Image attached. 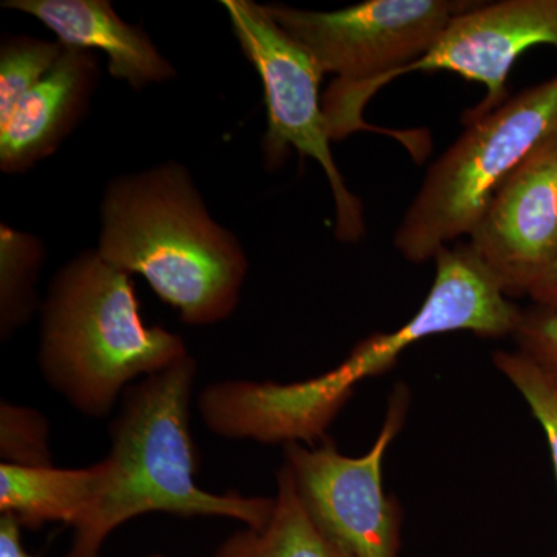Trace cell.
Segmentation results:
<instances>
[{"label":"cell","mask_w":557,"mask_h":557,"mask_svg":"<svg viewBox=\"0 0 557 557\" xmlns=\"http://www.w3.org/2000/svg\"><path fill=\"white\" fill-rule=\"evenodd\" d=\"M557 131V76L520 91L460 135L429 166L394 234V247L413 263L469 237L487 205L523 160Z\"/></svg>","instance_id":"8992f818"},{"label":"cell","mask_w":557,"mask_h":557,"mask_svg":"<svg viewBox=\"0 0 557 557\" xmlns=\"http://www.w3.org/2000/svg\"><path fill=\"white\" fill-rule=\"evenodd\" d=\"M512 339L520 354L557 388V310L534 306L522 310Z\"/></svg>","instance_id":"d6986e66"},{"label":"cell","mask_w":557,"mask_h":557,"mask_svg":"<svg viewBox=\"0 0 557 557\" xmlns=\"http://www.w3.org/2000/svg\"><path fill=\"white\" fill-rule=\"evenodd\" d=\"M468 245L507 298L530 296L557 262V131L497 190Z\"/></svg>","instance_id":"9c48e42d"},{"label":"cell","mask_w":557,"mask_h":557,"mask_svg":"<svg viewBox=\"0 0 557 557\" xmlns=\"http://www.w3.org/2000/svg\"><path fill=\"white\" fill-rule=\"evenodd\" d=\"M186 355L182 336L145 324L131 274L100 252H84L51 282L39 368L46 383L84 416L108 417L132 381Z\"/></svg>","instance_id":"277c9868"},{"label":"cell","mask_w":557,"mask_h":557,"mask_svg":"<svg viewBox=\"0 0 557 557\" xmlns=\"http://www.w3.org/2000/svg\"><path fill=\"white\" fill-rule=\"evenodd\" d=\"M478 2L468 0H366L336 11L265 5L270 16L300 44L322 72L336 79L322 97L332 141L357 132L398 139L421 163L431 150L424 131H387L370 126L364 109L376 91L401 69L420 60L457 14Z\"/></svg>","instance_id":"5b68a950"},{"label":"cell","mask_w":557,"mask_h":557,"mask_svg":"<svg viewBox=\"0 0 557 557\" xmlns=\"http://www.w3.org/2000/svg\"><path fill=\"white\" fill-rule=\"evenodd\" d=\"M215 557H350L311 520L287 467L277 474L274 511L262 530L226 539Z\"/></svg>","instance_id":"5bb4252c"},{"label":"cell","mask_w":557,"mask_h":557,"mask_svg":"<svg viewBox=\"0 0 557 557\" xmlns=\"http://www.w3.org/2000/svg\"><path fill=\"white\" fill-rule=\"evenodd\" d=\"M146 557H171V556H166V555H150V556H146Z\"/></svg>","instance_id":"7402d4cb"},{"label":"cell","mask_w":557,"mask_h":557,"mask_svg":"<svg viewBox=\"0 0 557 557\" xmlns=\"http://www.w3.org/2000/svg\"><path fill=\"white\" fill-rule=\"evenodd\" d=\"M493 361L498 372L504 373L509 383L518 388L528 408L544 429L557 485V388L519 350L494 351ZM553 557H557V552Z\"/></svg>","instance_id":"ac0fdd59"},{"label":"cell","mask_w":557,"mask_h":557,"mask_svg":"<svg viewBox=\"0 0 557 557\" xmlns=\"http://www.w3.org/2000/svg\"><path fill=\"white\" fill-rule=\"evenodd\" d=\"M101 214V258L145 277L183 322L215 324L236 310L247 258L209 215L185 168L168 163L116 178Z\"/></svg>","instance_id":"3957f363"},{"label":"cell","mask_w":557,"mask_h":557,"mask_svg":"<svg viewBox=\"0 0 557 557\" xmlns=\"http://www.w3.org/2000/svg\"><path fill=\"white\" fill-rule=\"evenodd\" d=\"M64 46L35 38H14L0 50V120L46 78L60 60Z\"/></svg>","instance_id":"2e32d148"},{"label":"cell","mask_w":557,"mask_h":557,"mask_svg":"<svg viewBox=\"0 0 557 557\" xmlns=\"http://www.w3.org/2000/svg\"><path fill=\"white\" fill-rule=\"evenodd\" d=\"M231 27L245 57L258 70L265 91L269 126L263 153L270 170L281 166L288 149L321 164L336 208V239L357 244L366 234L364 207L347 188L332 149L319 94L324 72L313 57L282 30L265 5L251 0H223Z\"/></svg>","instance_id":"52a82bcc"},{"label":"cell","mask_w":557,"mask_h":557,"mask_svg":"<svg viewBox=\"0 0 557 557\" xmlns=\"http://www.w3.org/2000/svg\"><path fill=\"white\" fill-rule=\"evenodd\" d=\"M98 463L89 468H25L0 465V512L24 528L61 522L75 530L90 515L100 493Z\"/></svg>","instance_id":"4fadbf2b"},{"label":"cell","mask_w":557,"mask_h":557,"mask_svg":"<svg viewBox=\"0 0 557 557\" xmlns=\"http://www.w3.org/2000/svg\"><path fill=\"white\" fill-rule=\"evenodd\" d=\"M408 409V388L398 384L379 437L359 457L344 456L332 440L318 448L300 443L285 448V467L311 520L350 557L399 555L401 508L384 490L383 465L388 446L405 426Z\"/></svg>","instance_id":"ba28073f"},{"label":"cell","mask_w":557,"mask_h":557,"mask_svg":"<svg viewBox=\"0 0 557 557\" xmlns=\"http://www.w3.org/2000/svg\"><path fill=\"white\" fill-rule=\"evenodd\" d=\"M557 50V0L478 2L457 14L420 60L391 78L416 72L457 73L485 86L483 100L468 109L461 123L482 119L507 102V83L516 61L533 47Z\"/></svg>","instance_id":"30bf717a"},{"label":"cell","mask_w":557,"mask_h":557,"mask_svg":"<svg viewBox=\"0 0 557 557\" xmlns=\"http://www.w3.org/2000/svg\"><path fill=\"white\" fill-rule=\"evenodd\" d=\"M528 298L533 300L534 306L557 310V262L536 287L531 289Z\"/></svg>","instance_id":"44dd1931"},{"label":"cell","mask_w":557,"mask_h":557,"mask_svg":"<svg viewBox=\"0 0 557 557\" xmlns=\"http://www.w3.org/2000/svg\"><path fill=\"white\" fill-rule=\"evenodd\" d=\"M434 284L420 310L401 327L361 341L338 368L299 383L220 381L212 388L211 420L220 437L259 443L324 437L361 381L383 375L418 341L471 332L482 338L511 336L522 310L507 298L471 247L440 249Z\"/></svg>","instance_id":"6da1fadb"},{"label":"cell","mask_w":557,"mask_h":557,"mask_svg":"<svg viewBox=\"0 0 557 557\" xmlns=\"http://www.w3.org/2000/svg\"><path fill=\"white\" fill-rule=\"evenodd\" d=\"M2 5L42 22L62 46L102 51L109 57L110 75L134 89L175 75L149 36L121 20L108 0H9Z\"/></svg>","instance_id":"7c38bea8"},{"label":"cell","mask_w":557,"mask_h":557,"mask_svg":"<svg viewBox=\"0 0 557 557\" xmlns=\"http://www.w3.org/2000/svg\"><path fill=\"white\" fill-rule=\"evenodd\" d=\"M49 423L38 410L2 401L0 405V457L14 467H53Z\"/></svg>","instance_id":"e0dca14e"},{"label":"cell","mask_w":557,"mask_h":557,"mask_svg":"<svg viewBox=\"0 0 557 557\" xmlns=\"http://www.w3.org/2000/svg\"><path fill=\"white\" fill-rule=\"evenodd\" d=\"M196 373V359L186 355L127 388L110 431L112 448L98 463L97 504L75 528L65 557H100L116 528L150 512L234 519L256 531L269 523L274 498L212 494L196 483L197 453L189 428Z\"/></svg>","instance_id":"7a4b0ae2"},{"label":"cell","mask_w":557,"mask_h":557,"mask_svg":"<svg viewBox=\"0 0 557 557\" xmlns=\"http://www.w3.org/2000/svg\"><path fill=\"white\" fill-rule=\"evenodd\" d=\"M22 530L24 527L20 520L7 512H0V557H40L25 549Z\"/></svg>","instance_id":"ffe728a7"},{"label":"cell","mask_w":557,"mask_h":557,"mask_svg":"<svg viewBox=\"0 0 557 557\" xmlns=\"http://www.w3.org/2000/svg\"><path fill=\"white\" fill-rule=\"evenodd\" d=\"M42 244L2 225L0 230V333L10 338L30 319L36 307L35 284L42 262Z\"/></svg>","instance_id":"9a60e30c"},{"label":"cell","mask_w":557,"mask_h":557,"mask_svg":"<svg viewBox=\"0 0 557 557\" xmlns=\"http://www.w3.org/2000/svg\"><path fill=\"white\" fill-rule=\"evenodd\" d=\"M98 75L100 67L91 51L64 46L49 75L0 120L3 172L30 170L60 148L89 108Z\"/></svg>","instance_id":"8fae6325"}]
</instances>
